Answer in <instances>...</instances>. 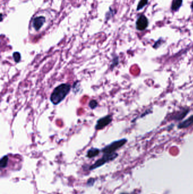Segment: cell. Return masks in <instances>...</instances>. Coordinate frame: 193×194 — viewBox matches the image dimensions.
I'll return each instance as SVG.
<instances>
[{
  "label": "cell",
  "mask_w": 193,
  "mask_h": 194,
  "mask_svg": "<svg viewBox=\"0 0 193 194\" xmlns=\"http://www.w3.org/2000/svg\"><path fill=\"white\" fill-rule=\"evenodd\" d=\"M149 25V19L144 14L140 15L135 22L136 29L140 31H143L148 27Z\"/></svg>",
  "instance_id": "cell-4"
},
{
  "label": "cell",
  "mask_w": 193,
  "mask_h": 194,
  "mask_svg": "<svg viewBox=\"0 0 193 194\" xmlns=\"http://www.w3.org/2000/svg\"><path fill=\"white\" fill-rule=\"evenodd\" d=\"M164 42H165V41L163 39V38H160V39H159L158 40H157L156 42H155V43L153 45V48L157 49V48L160 47L164 43Z\"/></svg>",
  "instance_id": "cell-17"
},
{
  "label": "cell",
  "mask_w": 193,
  "mask_h": 194,
  "mask_svg": "<svg viewBox=\"0 0 193 194\" xmlns=\"http://www.w3.org/2000/svg\"><path fill=\"white\" fill-rule=\"evenodd\" d=\"M45 21L46 19L44 16H37L33 19V27L37 31H38L44 25Z\"/></svg>",
  "instance_id": "cell-6"
},
{
  "label": "cell",
  "mask_w": 193,
  "mask_h": 194,
  "mask_svg": "<svg viewBox=\"0 0 193 194\" xmlns=\"http://www.w3.org/2000/svg\"><path fill=\"white\" fill-rule=\"evenodd\" d=\"M13 59L15 62L16 63H18L21 60V55L19 52H15L13 53Z\"/></svg>",
  "instance_id": "cell-14"
},
{
  "label": "cell",
  "mask_w": 193,
  "mask_h": 194,
  "mask_svg": "<svg viewBox=\"0 0 193 194\" xmlns=\"http://www.w3.org/2000/svg\"><path fill=\"white\" fill-rule=\"evenodd\" d=\"M112 117L110 115H108L104 117L100 118L96 122L95 128L96 130H102L110 125L112 121Z\"/></svg>",
  "instance_id": "cell-5"
},
{
  "label": "cell",
  "mask_w": 193,
  "mask_h": 194,
  "mask_svg": "<svg viewBox=\"0 0 193 194\" xmlns=\"http://www.w3.org/2000/svg\"><path fill=\"white\" fill-rule=\"evenodd\" d=\"M193 125V115L188 117L185 121H183L178 125L179 129H185L190 127Z\"/></svg>",
  "instance_id": "cell-8"
},
{
  "label": "cell",
  "mask_w": 193,
  "mask_h": 194,
  "mask_svg": "<svg viewBox=\"0 0 193 194\" xmlns=\"http://www.w3.org/2000/svg\"><path fill=\"white\" fill-rule=\"evenodd\" d=\"M190 7H191V9L192 11H193V1H192V2H191V5H190Z\"/></svg>",
  "instance_id": "cell-19"
},
{
  "label": "cell",
  "mask_w": 193,
  "mask_h": 194,
  "mask_svg": "<svg viewBox=\"0 0 193 194\" xmlns=\"http://www.w3.org/2000/svg\"><path fill=\"white\" fill-rule=\"evenodd\" d=\"M1 21H2V19H3V14L2 13H1Z\"/></svg>",
  "instance_id": "cell-20"
},
{
  "label": "cell",
  "mask_w": 193,
  "mask_h": 194,
  "mask_svg": "<svg viewBox=\"0 0 193 194\" xmlns=\"http://www.w3.org/2000/svg\"><path fill=\"white\" fill-rule=\"evenodd\" d=\"M119 64V58L118 56H116L113 57L112 62L110 65V69H113L115 66H116Z\"/></svg>",
  "instance_id": "cell-16"
},
{
  "label": "cell",
  "mask_w": 193,
  "mask_h": 194,
  "mask_svg": "<svg viewBox=\"0 0 193 194\" xmlns=\"http://www.w3.org/2000/svg\"><path fill=\"white\" fill-rule=\"evenodd\" d=\"M128 194V193H122V194Z\"/></svg>",
  "instance_id": "cell-21"
},
{
  "label": "cell",
  "mask_w": 193,
  "mask_h": 194,
  "mask_svg": "<svg viewBox=\"0 0 193 194\" xmlns=\"http://www.w3.org/2000/svg\"><path fill=\"white\" fill-rule=\"evenodd\" d=\"M9 161V157L7 156H4L1 159L0 161V167L2 168H5L7 166Z\"/></svg>",
  "instance_id": "cell-12"
},
{
  "label": "cell",
  "mask_w": 193,
  "mask_h": 194,
  "mask_svg": "<svg viewBox=\"0 0 193 194\" xmlns=\"http://www.w3.org/2000/svg\"><path fill=\"white\" fill-rule=\"evenodd\" d=\"M95 182V180L94 178H90L88 180L87 185L88 186H92Z\"/></svg>",
  "instance_id": "cell-18"
},
{
  "label": "cell",
  "mask_w": 193,
  "mask_h": 194,
  "mask_svg": "<svg viewBox=\"0 0 193 194\" xmlns=\"http://www.w3.org/2000/svg\"><path fill=\"white\" fill-rule=\"evenodd\" d=\"M149 1V0H140L137 7V11H140L142 10L148 4Z\"/></svg>",
  "instance_id": "cell-11"
},
{
  "label": "cell",
  "mask_w": 193,
  "mask_h": 194,
  "mask_svg": "<svg viewBox=\"0 0 193 194\" xmlns=\"http://www.w3.org/2000/svg\"><path fill=\"white\" fill-rule=\"evenodd\" d=\"M71 89L69 84H61L55 88L50 97V100L54 105H58L65 99Z\"/></svg>",
  "instance_id": "cell-1"
},
{
  "label": "cell",
  "mask_w": 193,
  "mask_h": 194,
  "mask_svg": "<svg viewBox=\"0 0 193 194\" xmlns=\"http://www.w3.org/2000/svg\"><path fill=\"white\" fill-rule=\"evenodd\" d=\"M115 11L113 10L111 7H110V10L108 11L106 14V21H108L109 19L111 18L112 17H113L114 15L115 14Z\"/></svg>",
  "instance_id": "cell-13"
},
{
  "label": "cell",
  "mask_w": 193,
  "mask_h": 194,
  "mask_svg": "<svg viewBox=\"0 0 193 194\" xmlns=\"http://www.w3.org/2000/svg\"><path fill=\"white\" fill-rule=\"evenodd\" d=\"M183 0H173L171 5V10L173 11H179L182 6Z\"/></svg>",
  "instance_id": "cell-9"
},
{
  "label": "cell",
  "mask_w": 193,
  "mask_h": 194,
  "mask_svg": "<svg viewBox=\"0 0 193 194\" xmlns=\"http://www.w3.org/2000/svg\"><path fill=\"white\" fill-rule=\"evenodd\" d=\"M128 140L126 139H122L114 141L110 143L109 145H106L102 149V152L104 154L106 153H115L116 150L120 149L121 147H123L124 145L127 143Z\"/></svg>",
  "instance_id": "cell-2"
},
{
  "label": "cell",
  "mask_w": 193,
  "mask_h": 194,
  "mask_svg": "<svg viewBox=\"0 0 193 194\" xmlns=\"http://www.w3.org/2000/svg\"><path fill=\"white\" fill-rule=\"evenodd\" d=\"M190 112V109L189 107H185L183 108L181 111H178L174 116H173L172 119L175 121H181L184 117H186V115Z\"/></svg>",
  "instance_id": "cell-7"
},
{
  "label": "cell",
  "mask_w": 193,
  "mask_h": 194,
  "mask_svg": "<svg viewBox=\"0 0 193 194\" xmlns=\"http://www.w3.org/2000/svg\"><path fill=\"white\" fill-rule=\"evenodd\" d=\"M88 106L90 107V108L92 110H94L98 106V103L95 99H92L88 103Z\"/></svg>",
  "instance_id": "cell-15"
},
{
  "label": "cell",
  "mask_w": 193,
  "mask_h": 194,
  "mask_svg": "<svg viewBox=\"0 0 193 194\" xmlns=\"http://www.w3.org/2000/svg\"><path fill=\"white\" fill-rule=\"evenodd\" d=\"M100 152V149H98V148H92L88 150L87 153V157L89 158L95 157L96 156H98Z\"/></svg>",
  "instance_id": "cell-10"
},
{
  "label": "cell",
  "mask_w": 193,
  "mask_h": 194,
  "mask_svg": "<svg viewBox=\"0 0 193 194\" xmlns=\"http://www.w3.org/2000/svg\"><path fill=\"white\" fill-rule=\"evenodd\" d=\"M118 154L116 152L113 153H110V154H108V153L104 154L102 157L98 160L93 165H91L89 169L90 170H92L95 168L101 167L102 165L106 164L107 162L113 161L114 159H116L118 157Z\"/></svg>",
  "instance_id": "cell-3"
}]
</instances>
